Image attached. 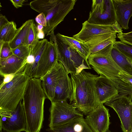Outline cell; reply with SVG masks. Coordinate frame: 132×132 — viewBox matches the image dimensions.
<instances>
[{"label":"cell","mask_w":132,"mask_h":132,"mask_svg":"<svg viewBox=\"0 0 132 132\" xmlns=\"http://www.w3.org/2000/svg\"><path fill=\"white\" fill-rule=\"evenodd\" d=\"M70 74L72 86L70 104L72 103L77 110L87 115L101 104L95 85V79L98 76L84 70L78 74Z\"/></svg>","instance_id":"1"},{"label":"cell","mask_w":132,"mask_h":132,"mask_svg":"<svg viewBox=\"0 0 132 132\" xmlns=\"http://www.w3.org/2000/svg\"><path fill=\"white\" fill-rule=\"evenodd\" d=\"M47 98L40 78H30L23 98L26 120V132H40L44 119V105Z\"/></svg>","instance_id":"2"},{"label":"cell","mask_w":132,"mask_h":132,"mask_svg":"<svg viewBox=\"0 0 132 132\" xmlns=\"http://www.w3.org/2000/svg\"><path fill=\"white\" fill-rule=\"evenodd\" d=\"M113 44L102 50L90 54L88 59L89 65L98 75L107 78L118 90L123 89L127 83L120 76L119 73L123 71L113 59L111 54Z\"/></svg>","instance_id":"3"},{"label":"cell","mask_w":132,"mask_h":132,"mask_svg":"<svg viewBox=\"0 0 132 132\" xmlns=\"http://www.w3.org/2000/svg\"><path fill=\"white\" fill-rule=\"evenodd\" d=\"M30 78L23 70L0 88V112H12L23 99Z\"/></svg>","instance_id":"4"},{"label":"cell","mask_w":132,"mask_h":132,"mask_svg":"<svg viewBox=\"0 0 132 132\" xmlns=\"http://www.w3.org/2000/svg\"><path fill=\"white\" fill-rule=\"evenodd\" d=\"M56 39L58 61L62 64L68 74H78L84 69H91L88 62L76 51L63 43L56 37Z\"/></svg>","instance_id":"5"},{"label":"cell","mask_w":132,"mask_h":132,"mask_svg":"<svg viewBox=\"0 0 132 132\" xmlns=\"http://www.w3.org/2000/svg\"><path fill=\"white\" fill-rule=\"evenodd\" d=\"M49 111L50 130L61 126L75 119L83 117L82 113L67 101L51 102Z\"/></svg>","instance_id":"6"},{"label":"cell","mask_w":132,"mask_h":132,"mask_svg":"<svg viewBox=\"0 0 132 132\" xmlns=\"http://www.w3.org/2000/svg\"><path fill=\"white\" fill-rule=\"evenodd\" d=\"M87 21L94 24L112 25L118 23L112 0H93Z\"/></svg>","instance_id":"7"},{"label":"cell","mask_w":132,"mask_h":132,"mask_svg":"<svg viewBox=\"0 0 132 132\" xmlns=\"http://www.w3.org/2000/svg\"><path fill=\"white\" fill-rule=\"evenodd\" d=\"M132 98L131 96L119 95L105 103L117 113L123 132H132Z\"/></svg>","instance_id":"8"},{"label":"cell","mask_w":132,"mask_h":132,"mask_svg":"<svg viewBox=\"0 0 132 132\" xmlns=\"http://www.w3.org/2000/svg\"><path fill=\"white\" fill-rule=\"evenodd\" d=\"M76 0H57L55 3L45 14L47 26L43 31L46 36L54 31L73 9Z\"/></svg>","instance_id":"9"},{"label":"cell","mask_w":132,"mask_h":132,"mask_svg":"<svg viewBox=\"0 0 132 132\" xmlns=\"http://www.w3.org/2000/svg\"><path fill=\"white\" fill-rule=\"evenodd\" d=\"M1 132H21L25 131L26 120L22 100L12 112H0Z\"/></svg>","instance_id":"10"},{"label":"cell","mask_w":132,"mask_h":132,"mask_svg":"<svg viewBox=\"0 0 132 132\" xmlns=\"http://www.w3.org/2000/svg\"><path fill=\"white\" fill-rule=\"evenodd\" d=\"M50 41L43 51L38 65L35 78L43 76L58 61V50L54 31L50 34Z\"/></svg>","instance_id":"11"},{"label":"cell","mask_w":132,"mask_h":132,"mask_svg":"<svg viewBox=\"0 0 132 132\" xmlns=\"http://www.w3.org/2000/svg\"><path fill=\"white\" fill-rule=\"evenodd\" d=\"M118 23L112 25H102L91 23L87 20L82 23V28L78 33L73 37L77 40L85 43L97 36L107 33L122 32Z\"/></svg>","instance_id":"12"},{"label":"cell","mask_w":132,"mask_h":132,"mask_svg":"<svg viewBox=\"0 0 132 132\" xmlns=\"http://www.w3.org/2000/svg\"><path fill=\"white\" fill-rule=\"evenodd\" d=\"M66 72L62 64L58 62L40 78L47 98L51 102L54 97L55 89L57 83Z\"/></svg>","instance_id":"13"},{"label":"cell","mask_w":132,"mask_h":132,"mask_svg":"<svg viewBox=\"0 0 132 132\" xmlns=\"http://www.w3.org/2000/svg\"><path fill=\"white\" fill-rule=\"evenodd\" d=\"M109 109L101 104L90 112L85 119L93 132H107L109 125Z\"/></svg>","instance_id":"14"},{"label":"cell","mask_w":132,"mask_h":132,"mask_svg":"<svg viewBox=\"0 0 132 132\" xmlns=\"http://www.w3.org/2000/svg\"><path fill=\"white\" fill-rule=\"evenodd\" d=\"M95 85L99 101L103 104L119 95L117 89L111 81L103 75L95 79Z\"/></svg>","instance_id":"15"},{"label":"cell","mask_w":132,"mask_h":132,"mask_svg":"<svg viewBox=\"0 0 132 132\" xmlns=\"http://www.w3.org/2000/svg\"><path fill=\"white\" fill-rule=\"evenodd\" d=\"M117 18L122 29H129L128 23L132 16V0H112Z\"/></svg>","instance_id":"16"},{"label":"cell","mask_w":132,"mask_h":132,"mask_svg":"<svg viewBox=\"0 0 132 132\" xmlns=\"http://www.w3.org/2000/svg\"><path fill=\"white\" fill-rule=\"evenodd\" d=\"M27 63L24 60L13 54L9 57L0 59V74L4 77L11 74H15L24 70Z\"/></svg>","instance_id":"17"},{"label":"cell","mask_w":132,"mask_h":132,"mask_svg":"<svg viewBox=\"0 0 132 132\" xmlns=\"http://www.w3.org/2000/svg\"><path fill=\"white\" fill-rule=\"evenodd\" d=\"M48 42L46 39L39 40L32 50L30 55L34 62L31 64H26L23 70L30 78H36L38 63Z\"/></svg>","instance_id":"18"},{"label":"cell","mask_w":132,"mask_h":132,"mask_svg":"<svg viewBox=\"0 0 132 132\" xmlns=\"http://www.w3.org/2000/svg\"><path fill=\"white\" fill-rule=\"evenodd\" d=\"M72 92L71 78L66 72L59 80L56 87L54 97L52 102L67 101L70 98Z\"/></svg>","instance_id":"19"},{"label":"cell","mask_w":132,"mask_h":132,"mask_svg":"<svg viewBox=\"0 0 132 132\" xmlns=\"http://www.w3.org/2000/svg\"><path fill=\"white\" fill-rule=\"evenodd\" d=\"M117 33H107L98 35L84 43L89 47L90 54H93L113 44V42L116 40Z\"/></svg>","instance_id":"20"},{"label":"cell","mask_w":132,"mask_h":132,"mask_svg":"<svg viewBox=\"0 0 132 132\" xmlns=\"http://www.w3.org/2000/svg\"><path fill=\"white\" fill-rule=\"evenodd\" d=\"M56 37L63 43L76 51L87 62L88 58L90 54L89 47L84 43L80 42L73 37H71L58 33Z\"/></svg>","instance_id":"21"},{"label":"cell","mask_w":132,"mask_h":132,"mask_svg":"<svg viewBox=\"0 0 132 132\" xmlns=\"http://www.w3.org/2000/svg\"><path fill=\"white\" fill-rule=\"evenodd\" d=\"M50 130L52 132H93L83 117L75 119L61 126Z\"/></svg>","instance_id":"22"},{"label":"cell","mask_w":132,"mask_h":132,"mask_svg":"<svg viewBox=\"0 0 132 132\" xmlns=\"http://www.w3.org/2000/svg\"><path fill=\"white\" fill-rule=\"evenodd\" d=\"M111 54L115 62L126 72L132 75V61L113 45Z\"/></svg>","instance_id":"23"},{"label":"cell","mask_w":132,"mask_h":132,"mask_svg":"<svg viewBox=\"0 0 132 132\" xmlns=\"http://www.w3.org/2000/svg\"><path fill=\"white\" fill-rule=\"evenodd\" d=\"M33 20L30 19L27 20L18 29L14 38L9 43L12 49L19 46L25 45L30 24Z\"/></svg>","instance_id":"24"},{"label":"cell","mask_w":132,"mask_h":132,"mask_svg":"<svg viewBox=\"0 0 132 132\" xmlns=\"http://www.w3.org/2000/svg\"><path fill=\"white\" fill-rule=\"evenodd\" d=\"M17 29L14 21L9 22L0 29V40L10 43L14 38Z\"/></svg>","instance_id":"25"},{"label":"cell","mask_w":132,"mask_h":132,"mask_svg":"<svg viewBox=\"0 0 132 132\" xmlns=\"http://www.w3.org/2000/svg\"><path fill=\"white\" fill-rule=\"evenodd\" d=\"M57 0H36L30 2L29 5L33 10L46 14L55 4Z\"/></svg>","instance_id":"26"},{"label":"cell","mask_w":132,"mask_h":132,"mask_svg":"<svg viewBox=\"0 0 132 132\" xmlns=\"http://www.w3.org/2000/svg\"><path fill=\"white\" fill-rule=\"evenodd\" d=\"M38 32L33 20L30 24L25 44L29 46L32 50L39 41L37 37Z\"/></svg>","instance_id":"27"},{"label":"cell","mask_w":132,"mask_h":132,"mask_svg":"<svg viewBox=\"0 0 132 132\" xmlns=\"http://www.w3.org/2000/svg\"><path fill=\"white\" fill-rule=\"evenodd\" d=\"M32 49L29 46L26 45L19 46L12 49L13 54L24 60H27L30 54Z\"/></svg>","instance_id":"28"},{"label":"cell","mask_w":132,"mask_h":132,"mask_svg":"<svg viewBox=\"0 0 132 132\" xmlns=\"http://www.w3.org/2000/svg\"><path fill=\"white\" fill-rule=\"evenodd\" d=\"M113 45L132 61V46L120 41H115Z\"/></svg>","instance_id":"29"},{"label":"cell","mask_w":132,"mask_h":132,"mask_svg":"<svg viewBox=\"0 0 132 132\" xmlns=\"http://www.w3.org/2000/svg\"><path fill=\"white\" fill-rule=\"evenodd\" d=\"M13 54L12 49L9 43L4 42L0 49V59H6Z\"/></svg>","instance_id":"30"},{"label":"cell","mask_w":132,"mask_h":132,"mask_svg":"<svg viewBox=\"0 0 132 132\" xmlns=\"http://www.w3.org/2000/svg\"><path fill=\"white\" fill-rule=\"evenodd\" d=\"M117 37L122 42L132 46V31L128 33L119 32Z\"/></svg>","instance_id":"31"},{"label":"cell","mask_w":132,"mask_h":132,"mask_svg":"<svg viewBox=\"0 0 132 132\" xmlns=\"http://www.w3.org/2000/svg\"><path fill=\"white\" fill-rule=\"evenodd\" d=\"M35 20L38 24L43 26L44 27L46 26V22L45 14L43 13H39L35 18Z\"/></svg>","instance_id":"32"},{"label":"cell","mask_w":132,"mask_h":132,"mask_svg":"<svg viewBox=\"0 0 132 132\" xmlns=\"http://www.w3.org/2000/svg\"><path fill=\"white\" fill-rule=\"evenodd\" d=\"M119 76L125 81L132 86V75L123 71H121L119 73Z\"/></svg>","instance_id":"33"},{"label":"cell","mask_w":132,"mask_h":132,"mask_svg":"<svg viewBox=\"0 0 132 132\" xmlns=\"http://www.w3.org/2000/svg\"><path fill=\"white\" fill-rule=\"evenodd\" d=\"M15 75V74H9L4 76L3 81L0 84V88L2 87L5 84L11 81L14 77Z\"/></svg>","instance_id":"34"},{"label":"cell","mask_w":132,"mask_h":132,"mask_svg":"<svg viewBox=\"0 0 132 132\" xmlns=\"http://www.w3.org/2000/svg\"><path fill=\"white\" fill-rule=\"evenodd\" d=\"M12 5L16 9L22 6L24 3L27 1L26 0H10Z\"/></svg>","instance_id":"35"},{"label":"cell","mask_w":132,"mask_h":132,"mask_svg":"<svg viewBox=\"0 0 132 132\" xmlns=\"http://www.w3.org/2000/svg\"><path fill=\"white\" fill-rule=\"evenodd\" d=\"M9 22V21L8 20L5 16L1 14L0 15V29Z\"/></svg>","instance_id":"36"},{"label":"cell","mask_w":132,"mask_h":132,"mask_svg":"<svg viewBox=\"0 0 132 132\" xmlns=\"http://www.w3.org/2000/svg\"><path fill=\"white\" fill-rule=\"evenodd\" d=\"M45 34L43 30L38 31L37 37L38 39H43L44 38Z\"/></svg>","instance_id":"37"},{"label":"cell","mask_w":132,"mask_h":132,"mask_svg":"<svg viewBox=\"0 0 132 132\" xmlns=\"http://www.w3.org/2000/svg\"><path fill=\"white\" fill-rule=\"evenodd\" d=\"M36 26L38 31L43 30L44 27L43 26L38 24Z\"/></svg>","instance_id":"38"},{"label":"cell","mask_w":132,"mask_h":132,"mask_svg":"<svg viewBox=\"0 0 132 132\" xmlns=\"http://www.w3.org/2000/svg\"><path fill=\"white\" fill-rule=\"evenodd\" d=\"M107 132H112L110 130H108Z\"/></svg>","instance_id":"39"}]
</instances>
